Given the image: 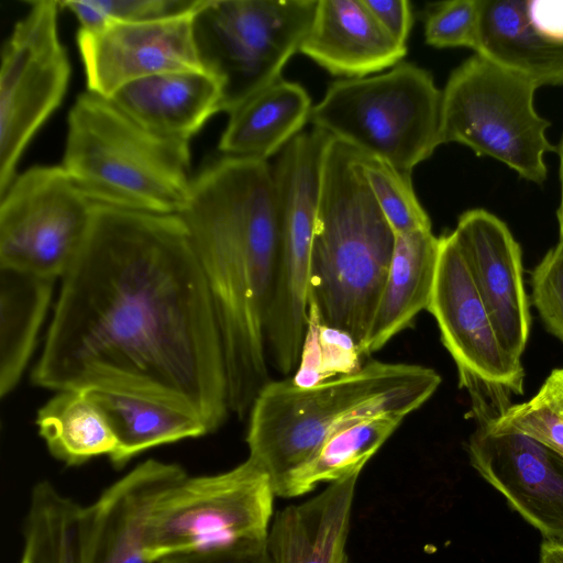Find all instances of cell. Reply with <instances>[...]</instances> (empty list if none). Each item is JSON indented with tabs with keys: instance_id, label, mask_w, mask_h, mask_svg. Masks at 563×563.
I'll return each instance as SVG.
<instances>
[{
	"instance_id": "6da1fadb",
	"label": "cell",
	"mask_w": 563,
	"mask_h": 563,
	"mask_svg": "<svg viewBox=\"0 0 563 563\" xmlns=\"http://www.w3.org/2000/svg\"><path fill=\"white\" fill-rule=\"evenodd\" d=\"M32 382L55 391L141 395L191 413L209 432L224 423L220 329L178 214L93 203Z\"/></svg>"
},
{
	"instance_id": "7a4b0ae2",
	"label": "cell",
	"mask_w": 563,
	"mask_h": 563,
	"mask_svg": "<svg viewBox=\"0 0 563 563\" xmlns=\"http://www.w3.org/2000/svg\"><path fill=\"white\" fill-rule=\"evenodd\" d=\"M178 216L213 302L230 411L243 419L272 380L266 321L279 245L273 166L223 155L194 177Z\"/></svg>"
},
{
	"instance_id": "3957f363",
	"label": "cell",
	"mask_w": 563,
	"mask_h": 563,
	"mask_svg": "<svg viewBox=\"0 0 563 563\" xmlns=\"http://www.w3.org/2000/svg\"><path fill=\"white\" fill-rule=\"evenodd\" d=\"M441 384L430 367L369 360L358 369L312 386L271 380L249 418V456L269 475L276 496L289 476L338 430L379 416L408 415Z\"/></svg>"
},
{
	"instance_id": "277c9868",
	"label": "cell",
	"mask_w": 563,
	"mask_h": 563,
	"mask_svg": "<svg viewBox=\"0 0 563 563\" xmlns=\"http://www.w3.org/2000/svg\"><path fill=\"white\" fill-rule=\"evenodd\" d=\"M395 245V232L363 173L362 152L331 135L321 169L312 243L309 319L351 336L368 334Z\"/></svg>"
},
{
	"instance_id": "5b68a950",
	"label": "cell",
	"mask_w": 563,
	"mask_h": 563,
	"mask_svg": "<svg viewBox=\"0 0 563 563\" xmlns=\"http://www.w3.org/2000/svg\"><path fill=\"white\" fill-rule=\"evenodd\" d=\"M190 158L189 142L146 130L109 98L87 90L68 112L62 166L92 202L179 214Z\"/></svg>"
},
{
	"instance_id": "8992f818",
	"label": "cell",
	"mask_w": 563,
	"mask_h": 563,
	"mask_svg": "<svg viewBox=\"0 0 563 563\" xmlns=\"http://www.w3.org/2000/svg\"><path fill=\"white\" fill-rule=\"evenodd\" d=\"M442 90L408 62L388 71L332 82L310 121L338 141L411 174L441 145Z\"/></svg>"
},
{
	"instance_id": "52a82bcc",
	"label": "cell",
	"mask_w": 563,
	"mask_h": 563,
	"mask_svg": "<svg viewBox=\"0 0 563 563\" xmlns=\"http://www.w3.org/2000/svg\"><path fill=\"white\" fill-rule=\"evenodd\" d=\"M538 87L475 54L457 66L442 90L441 143H459L521 178L542 185L544 161L556 146L547 137L551 122L537 112Z\"/></svg>"
},
{
	"instance_id": "ba28073f",
	"label": "cell",
	"mask_w": 563,
	"mask_h": 563,
	"mask_svg": "<svg viewBox=\"0 0 563 563\" xmlns=\"http://www.w3.org/2000/svg\"><path fill=\"white\" fill-rule=\"evenodd\" d=\"M275 492L268 473L250 456L216 475H188L165 492L148 516V561L242 543L267 542Z\"/></svg>"
},
{
	"instance_id": "9c48e42d",
	"label": "cell",
	"mask_w": 563,
	"mask_h": 563,
	"mask_svg": "<svg viewBox=\"0 0 563 563\" xmlns=\"http://www.w3.org/2000/svg\"><path fill=\"white\" fill-rule=\"evenodd\" d=\"M317 2L207 0L196 16V36L203 62L224 82V112L282 78Z\"/></svg>"
},
{
	"instance_id": "30bf717a",
	"label": "cell",
	"mask_w": 563,
	"mask_h": 563,
	"mask_svg": "<svg viewBox=\"0 0 563 563\" xmlns=\"http://www.w3.org/2000/svg\"><path fill=\"white\" fill-rule=\"evenodd\" d=\"M440 238V252L428 311L452 356L459 386L471 400L474 421H494L523 394L521 358L501 344L478 295L453 231Z\"/></svg>"
},
{
	"instance_id": "8fae6325",
	"label": "cell",
	"mask_w": 563,
	"mask_h": 563,
	"mask_svg": "<svg viewBox=\"0 0 563 563\" xmlns=\"http://www.w3.org/2000/svg\"><path fill=\"white\" fill-rule=\"evenodd\" d=\"M1 51L0 196L27 144L66 93L70 64L58 35L57 0H34Z\"/></svg>"
},
{
	"instance_id": "7c38bea8",
	"label": "cell",
	"mask_w": 563,
	"mask_h": 563,
	"mask_svg": "<svg viewBox=\"0 0 563 563\" xmlns=\"http://www.w3.org/2000/svg\"><path fill=\"white\" fill-rule=\"evenodd\" d=\"M93 203L63 166H32L0 196V267L56 279L78 255Z\"/></svg>"
},
{
	"instance_id": "4fadbf2b",
	"label": "cell",
	"mask_w": 563,
	"mask_h": 563,
	"mask_svg": "<svg viewBox=\"0 0 563 563\" xmlns=\"http://www.w3.org/2000/svg\"><path fill=\"white\" fill-rule=\"evenodd\" d=\"M206 2L158 19L78 30L87 90L110 98L123 86L150 76L208 69L196 36V16Z\"/></svg>"
},
{
	"instance_id": "5bb4252c",
	"label": "cell",
	"mask_w": 563,
	"mask_h": 563,
	"mask_svg": "<svg viewBox=\"0 0 563 563\" xmlns=\"http://www.w3.org/2000/svg\"><path fill=\"white\" fill-rule=\"evenodd\" d=\"M329 136L316 128L299 133L273 166L279 245L271 303L285 318L301 317L308 309L321 169Z\"/></svg>"
},
{
	"instance_id": "9a60e30c",
	"label": "cell",
	"mask_w": 563,
	"mask_h": 563,
	"mask_svg": "<svg viewBox=\"0 0 563 563\" xmlns=\"http://www.w3.org/2000/svg\"><path fill=\"white\" fill-rule=\"evenodd\" d=\"M475 423L472 466L545 541L563 544V455L528 435Z\"/></svg>"
},
{
	"instance_id": "2e32d148",
	"label": "cell",
	"mask_w": 563,
	"mask_h": 563,
	"mask_svg": "<svg viewBox=\"0 0 563 563\" xmlns=\"http://www.w3.org/2000/svg\"><path fill=\"white\" fill-rule=\"evenodd\" d=\"M453 233L501 344L521 358L531 313L519 243L501 219L482 208L463 212Z\"/></svg>"
},
{
	"instance_id": "e0dca14e",
	"label": "cell",
	"mask_w": 563,
	"mask_h": 563,
	"mask_svg": "<svg viewBox=\"0 0 563 563\" xmlns=\"http://www.w3.org/2000/svg\"><path fill=\"white\" fill-rule=\"evenodd\" d=\"M187 476L175 463L146 460L82 509V563H153L144 553L157 499Z\"/></svg>"
},
{
	"instance_id": "ac0fdd59",
	"label": "cell",
	"mask_w": 563,
	"mask_h": 563,
	"mask_svg": "<svg viewBox=\"0 0 563 563\" xmlns=\"http://www.w3.org/2000/svg\"><path fill=\"white\" fill-rule=\"evenodd\" d=\"M299 52L334 76L363 78L402 62L407 46L379 26L363 0H318Z\"/></svg>"
},
{
	"instance_id": "d6986e66",
	"label": "cell",
	"mask_w": 563,
	"mask_h": 563,
	"mask_svg": "<svg viewBox=\"0 0 563 563\" xmlns=\"http://www.w3.org/2000/svg\"><path fill=\"white\" fill-rule=\"evenodd\" d=\"M224 82L212 69L180 70L132 81L109 99L146 130L190 142L224 107Z\"/></svg>"
},
{
	"instance_id": "ffe728a7",
	"label": "cell",
	"mask_w": 563,
	"mask_h": 563,
	"mask_svg": "<svg viewBox=\"0 0 563 563\" xmlns=\"http://www.w3.org/2000/svg\"><path fill=\"white\" fill-rule=\"evenodd\" d=\"M358 475L276 515L267 538L272 563H351L346 542Z\"/></svg>"
},
{
	"instance_id": "44dd1931",
	"label": "cell",
	"mask_w": 563,
	"mask_h": 563,
	"mask_svg": "<svg viewBox=\"0 0 563 563\" xmlns=\"http://www.w3.org/2000/svg\"><path fill=\"white\" fill-rule=\"evenodd\" d=\"M440 238L432 230L395 234L387 278L361 355L383 349L427 310L434 285Z\"/></svg>"
},
{
	"instance_id": "7402d4cb",
	"label": "cell",
	"mask_w": 563,
	"mask_h": 563,
	"mask_svg": "<svg viewBox=\"0 0 563 563\" xmlns=\"http://www.w3.org/2000/svg\"><path fill=\"white\" fill-rule=\"evenodd\" d=\"M474 51L538 88L563 86V44L537 31L528 18L526 0H479Z\"/></svg>"
},
{
	"instance_id": "603a6c76",
	"label": "cell",
	"mask_w": 563,
	"mask_h": 563,
	"mask_svg": "<svg viewBox=\"0 0 563 563\" xmlns=\"http://www.w3.org/2000/svg\"><path fill=\"white\" fill-rule=\"evenodd\" d=\"M311 110L306 89L280 78L227 111L219 151L224 156L267 161L301 133Z\"/></svg>"
},
{
	"instance_id": "cb8c5ba5",
	"label": "cell",
	"mask_w": 563,
	"mask_h": 563,
	"mask_svg": "<svg viewBox=\"0 0 563 563\" xmlns=\"http://www.w3.org/2000/svg\"><path fill=\"white\" fill-rule=\"evenodd\" d=\"M87 390L114 433L117 449L109 457L114 466L154 446L210 433L199 418L166 402L112 389Z\"/></svg>"
},
{
	"instance_id": "d4e9b609",
	"label": "cell",
	"mask_w": 563,
	"mask_h": 563,
	"mask_svg": "<svg viewBox=\"0 0 563 563\" xmlns=\"http://www.w3.org/2000/svg\"><path fill=\"white\" fill-rule=\"evenodd\" d=\"M56 279L0 267V396L19 384L51 306Z\"/></svg>"
},
{
	"instance_id": "484cf974",
	"label": "cell",
	"mask_w": 563,
	"mask_h": 563,
	"mask_svg": "<svg viewBox=\"0 0 563 563\" xmlns=\"http://www.w3.org/2000/svg\"><path fill=\"white\" fill-rule=\"evenodd\" d=\"M40 435L51 454L67 465H80L117 449L109 421L87 389L60 390L36 416Z\"/></svg>"
},
{
	"instance_id": "4316f807",
	"label": "cell",
	"mask_w": 563,
	"mask_h": 563,
	"mask_svg": "<svg viewBox=\"0 0 563 563\" xmlns=\"http://www.w3.org/2000/svg\"><path fill=\"white\" fill-rule=\"evenodd\" d=\"M404 419L399 416H379L338 430L289 476L279 497H298L320 483H333L360 474Z\"/></svg>"
},
{
	"instance_id": "83f0119b",
	"label": "cell",
	"mask_w": 563,
	"mask_h": 563,
	"mask_svg": "<svg viewBox=\"0 0 563 563\" xmlns=\"http://www.w3.org/2000/svg\"><path fill=\"white\" fill-rule=\"evenodd\" d=\"M82 509L49 482L35 484L20 563H82Z\"/></svg>"
},
{
	"instance_id": "f1b7e54d",
	"label": "cell",
	"mask_w": 563,
	"mask_h": 563,
	"mask_svg": "<svg viewBox=\"0 0 563 563\" xmlns=\"http://www.w3.org/2000/svg\"><path fill=\"white\" fill-rule=\"evenodd\" d=\"M368 187L395 234L431 230V220L418 200L411 174L362 153Z\"/></svg>"
},
{
	"instance_id": "f546056e",
	"label": "cell",
	"mask_w": 563,
	"mask_h": 563,
	"mask_svg": "<svg viewBox=\"0 0 563 563\" xmlns=\"http://www.w3.org/2000/svg\"><path fill=\"white\" fill-rule=\"evenodd\" d=\"M361 357L351 336L309 319L300 364L291 379L299 386H312L358 369Z\"/></svg>"
},
{
	"instance_id": "4dcf8cb0",
	"label": "cell",
	"mask_w": 563,
	"mask_h": 563,
	"mask_svg": "<svg viewBox=\"0 0 563 563\" xmlns=\"http://www.w3.org/2000/svg\"><path fill=\"white\" fill-rule=\"evenodd\" d=\"M200 0H87L59 1L60 8L71 12L79 30L96 31L113 21L133 22L158 19L187 11Z\"/></svg>"
},
{
	"instance_id": "1f68e13d",
	"label": "cell",
	"mask_w": 563,
	"mask_h": 563,
	"mask_svg": "<svg viewBox=\"0 0 563 563\" xmlns=\"http://www.w3.org/2000/svg\"><path fill=\"white\" fill-rule=\"evenodd\" d=\"M479 0L437 3L424 24V40L437 48L468 47L477 43Z\"/></svg>"
},
{
	"instance_id": "d6a6232c",
	"label": "cell",
	"mask_w": 563,
	"mask_h": 563,
	"mask_svg": "<svg viewBox=\"0 0 563 563\" xmlns=\"http://www.w3.org/2000/svg\"><path fill=\"white\" fill-rule=\"evenodd\" d=\"M531 303L547 330L563 343V245L550 249L530 273Z\"/></svg>"
},
{
	"instance_id": "836d02e7",
	"label": "cell",
	"mask_w": 563,
	"mask_h": 563,
	"mask_svg": "<svg viewBox=\"0 0 563 563\" xmlns=\"http://www.w3.org/2000/svg\"><path fill=\"white\" fill-rule=\"evenodd\" d=\"M484 423L493 432H516L533 438L563 455V419L534 396L511 405L503 416Z\"/></svg>"
},
{
	"instance_id": "e575fe53",
	"label": "cell",
	"mask_w": 563,
	"mask_h": 563,
	"mask_svg": "<svg viewBox=\"0 0 563 563\" xmlns=\"http://www.w3.org/2000/svg\"><path fill=\"white\" fill-rule=\"evenodd\" d=\"M157 563H272L267 542L242 543L166 556Z\"/></svg>"
},
{
	"instance_id": "d590c367",
	"label": "cell",
	"mask_w": 563,
	"mask_h": 563,
	"mask_svg": "<svg viewBox=\"0 0 563 563\" xmlns=\"http://www.w3.org/2000/svg\"><path fill=\"white\" fill-rule=\"evenodd\" d=\"M379 26L400 44L407 43L413 15L407 0H363Z\"/></svg>"
},
{
	"instance_id": "8d00e7d4",
	"label": "cell",
	"mask_w": 563,
	"mask_h": 563,
	"mask_svg": "<svg viewBox=\"0 0 563 563\" xmlns=\"http://www.w3.org/2000/svg\"><path fill=\"white\" fill-rule=\"evenodd\" d=\"M527 14L539 33L563 44V1L526 0Z\"/></svg>"
},
{
	"instance_id": "74e56055",
	"label": "cell",
	"mask_w": 563,
	"mask_h": 563,
	"mask_svg": "<svg viewBox=\"0 0 563 563\" xmlns=\"http://www.w3.org/2000/svg\"><path fill=\"white\" fill-rule=\"evenodd\" d=\"M534 397L563 419V367L551 371Z\"/></svg>"
},
{
	"instance_id": "f35d334b",
	"label": "cell",
	"mask_w": 563,
	"mask_h": 563,
	"mask_svg": "<svg viewBox=\"0 0 563 563\" xmlns=\"http://www.w3.org/2000/svg\"><path fill=\"white\" fill-rule=\"evenodd\" d=\"M539 563H563V544L544 541L540 549Z\"/></svg>"
},
{
	"instance_id": "ab89813d",
	"label": "cell",
	"mask_w": 563,
	"mask_h": 563,
	"mask_svg": "<svg viewBox=\"0 0 563 563\" xmlns=\"http://www.w3.org/2000/svg\"><path fill=\"white\" fill-rule=\"evenodd\" d=\"M555 152L559 155L560 166H559V178H560V187H561V198L560 205L556 211L558 222H559V243L563 245V135L556 145Z\"/></svg>"
}]
</instances>
